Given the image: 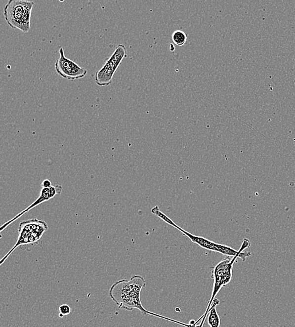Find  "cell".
I'll return each mask as SVG.
<instances>
[{
  "instance_id": "6da1fadb",
  "label": "cell",
  "mask_w": 295,
  "mask_h": 327,
  "mask_svg": "<svg viewBox=\"0 0 295 327\" xmlns=\"http://www.w3.org/2000/svg\"><path fill=\"white\" fill-rule=\"evenodd\" d=\"M146 280L141 276H133L129 280L124 279L112 286L109 295L120 309L127 310L129 312L137 309L144 316L147 315H152L187 327L188 324L176 321L145 309L140 299V294L142 288L146 286Z\"/></svg>"
},
{
  "instance_id": "7a4b0ae2",
  "label": "cell",
  "mask_w": 295,
  "mask_h": 327,
  "mask_svg": "<svg viewBox=\"0 0 295 327\" xmlns=\"http://www.w3.org/2000/svg\"><path fill=\"white\" fill-rule=\"evenodd\" d=\"M48 230L47 223L38 219L24 221L20 223L18 238L17 243L1 259L0 264H3L13 251L20 245L35 243L40 240L45 232Z\"/></svg>"
},
{
  "instance_id": "3957f363",
  "label": "cell",
  "mask_w": 295,
  "mask_h": 327,
  "mask_svg": "<svg viewBox=\"0 0 295 327\" xmlns=\"http://www.w3.org/2000/svg\"><path fill=\"white\" fill-rule=\"evenodd\" d=\"M178 230L184 236L190 239L193 243L197 244L200 247L205 248V249L220 253V254L227 255V256H237L240 259L243 260L244 262L246 261L247 257H250L251 255V253L250 252H243L246 248L250 247V241L248 239H244L241 248H240L239 250H236L234 248L229 247V246L216 244L214 243V242L204 238V237L195 236V235L190 234V232L186 231V230H184L181 227H179Z\"/></svg>"
},
{
  "instance_id": "277c9868",
  "label": "cell",
  "mask_w": 295,
  "mask_h": 327,
  "mask_svg": "<svg viewBox=\"0 0 295 327\" xmlns=\"http://www.w3.org/2000/svg\"><path fill=\"white\" fill-rule=\"evenodd\" d=\"M237 256L232 258L227 256L222 261L216 265L212 271L211 278L213 279V288L211 299L204 313L205 316H208L210 309L214 299L223 287L229 284L233 275V266L236 262Z\"/></svg>"
},
{
  "instance_id": "5b68a950",
  "label": "cell",
  "mask_w": 295,
  "mask_h": 327,
  "mask_svg": "<svg viewBox=\"0 0 295 327\" xmlns=\"http://www.w3.org/2000/svg\"><path fill=\"white\" fill-rule=\"evenodd\" d=\"M55 69L62 78L70 81L82 79L86 77L87 73V71L84 68L67 58L63 47H60L59 57L55 64Z\"/></svg>"
},
{
  "instance_id": "8992f818",
  "label": "cell",
  "mask_w": 295,
  "mask_h": 327,
  "mask_svg": "<svg viewBox=\"0 0 295 327\" xmlns=\"http://www.w3.org/2000/svg\"><path fill=\"white\" fill-rule=\"evenodd\" d=\"M25 1L10 0L4 8V18L12 29H20L22 18L24 13Z\"/></svg>"
},
{
  "instance_id": "52a82bcc",
  "label": "cell",
  "mask_w": 295,
  "mask_h": 327,
  "mask_svg": "<svg viewBox=\"0 0 295 327\" xmlns=\"http://www.w3.org/2000/svg\"><path fill=\"white\" fill-rule=\"evenodd\" d=\"M63 191V186L60 185L52 186L51 187L49 188H42L38 199H37L33 204H31V205L27 207L26 209H25L24 210H23L21 212L18 213V215L15 216L14 218H13L12 219L9 220L8 222L4 223L3 225H2L1 228H0V232H1L3 231L4 229L7 228L9 225L11 224L13 222H15V220H17L18 218L21 217V216L23 215H24L25 213L29 212L31 209L35 208V207L38 206L39 204H42L43 202L49 201V200L56 197V195L61 194Z\"/></svg>"
},
{
  "instance_id": "ba28073f",
  "label": "cell",
  "mask_w": 295,
  "mask_h": 327,
  "mask_svg": "<svg viewBox=\"0 0 295 327\" xmlns=\"http://www.w3.org/2000/svg\"><path fill=\"white\" fill-rule=\"evenodd\" d=\"M116 66L108 59L102 68L96 73L95 82L99 86H108L112 84L113 78L117 70Z\"/></svg>"
},
{
  "instance_id": "9c48e42d",
  "label": "cell",
  "mask_w": 295,
  "mask_h": 327,
  "mask_svg": "<svg viewBox=\"0 0 295 327\" xmlns=\"http://www.w3.org/2000/svg\"><path fill=\"white\" fill-rule=\"evenodd\" d=\"M34 5V2L25 1L24 13L23 15L20 25V31L27 33L31 28V17L32 8Z\"/></svg>"
},
{
  "instance_id": "30bf717a",
  "label": "cell",
  "mask_w": 295,
  "mask_h": 327,
  "mask_svg": "<svg viewBox=\"0 0 295 327\" xmlns=\"http://www.w3.org/2000/svg\"><path fill=\"white\" fill-rule=\"evenodd\" d=\"M220 301L218 299H214L210 309L208 315V324L211 327H220V318L216 311V306L219 305Z\"/></svg>"
},
{
  "instance_id": "8fae6325",
  "label": "cell",
  "mask_w": 295,
  "mask_h": 327,
  "mask_svg": "<svg viewBox=\"0 0 295 327\" xmlns=\"http://www.w3.org/2000/svg\"><path fill=\"white\" fill-rule=\"evenodd\" d=\"M126 57H127V54H126V46L123 44H119L111 57L108 59L118 68L123 59Z\"/></svg>"
},
{
  "instance_id": "7c38bea8",
  "label": "cell",
  "mask_w": 295,
  "mask_h": 327,
  "mask_svg": "<svg viewBox=\"0 0 295 327\" xmlns=\"http://www.w3.org/2000/svg\"><path fill=\"white\" fill-rule=\"evenodd\" d=\"M171 38L172 42L176 45L183 46L187 42V35L182 31H175Z\"/></svg>"
},
{
  "instance_id": "4fadbf2b",
  "label": "cell",
  "mask_w": 295,
  "mask_h": 327,
  "mask_svg": "<svg viewBox=\"0 0 295 327\" xmlns=\"http://www.w3.org/2000/svg\"><path fill=\"white\" fill-rule=\"evenodd\" d=\"M151 212L152 213H153L154 215H155L158 216V217L161 218V219L163 220L164 222L168 223V224L171 225L172 227L176 228L177 230L179 229V227L178 225H177L173 221L170 219L167 215H166L165 213H163L162 211L160 210L158 206H154V208L151 209Z\"/></svg>"
},
{
  "instance_id": "5bb4252c",
  "label": "cell",
  "mask_w": 295,
  "mask_h": 327,
  "mask_svg": "<svg viewBox=\"0 0 295 327\" xmlns=\"http://www.w3.org/2000/svg\"><path fill=\"white\" fill-rule=\"evenodd\" d=\"M59 310V313H61L64 316L70 315L71 312V308L70 306L68 305H62L60 306Z\"/></svg>"
},
{
  "instance_id": "9a60e30c",
  "label": "cell",
  "mask_w": 295,
  "mask_h": 327,
  "mask_svg": "<svg viewBox=\"0 0 295 327\" xmlns=\"http://www.w3.org/2000/svg\"><path fill=\"white\" fill-rule=\"evenodd\" d=\"M52 186L51 182H50L49 179H44V180L42 181V184H41L42 188H49L51 187Z\"/></svg>"
},
{
  "instance_id": "2e32d148",
  "label": "cell",
  "mask_w": 295,
  "mask_h": 327,
  "mask_svg": "<svg viewBox=\"0 0 295 327\" xmlns=\"http://www.w3.org/2000/svg\"><path fill=\"white\" fill-rule=\"evenodd\" d=\"M204 315V319H203L201 320V321H200L199 322V323H198L197 324V326H196L195 327H204L205 322V320H207V318L208 317V316H205L204 315Z\"/></svg>"
}]
</instances>
